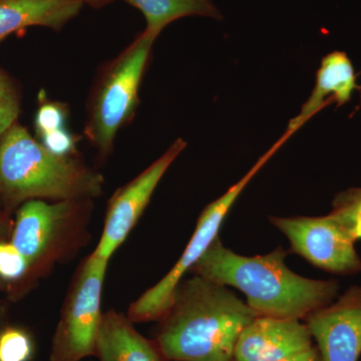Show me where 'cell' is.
I'll return each instance as SVG.
<instances>
[{"label": "cell", "instance_id": "cell-7", "mask_svg": "<svg viewBox=\"0 0 361 361\" xmlns=\"http://www.w3.org/2000/svg\"><path fill=\"white\" fill-rule=\"evenodd\" d=\"M109 261L90 254L73 278L52 339L51 361H82L96 355L104 313L101 300Z\"/></svg>", "mask_w": 361, "mask_h": 361}, {"label": "cell", "instance_id": "cell-12", "mask_svg": "<svg viewBox=\"0 0 361 361\" xmlns=\"http://www.w3.org/2000/svg\"><path fill=\"white\" fill-rule=\"evenodd\" d=\"M356 82L355 68L348 54L334 51L322 59L316 73L314 89L304 103L299 115L292 118L286 132L293 135L318 111L329 104L343 106L350 102L353 92L360 90Z\"/></svg>", "mask_w": 361, "mask_h": 361}, {"label": "cell", "instance_id": "cell-1", "mask_svg": "<svg viewBox=\"0 0 361 361\" xmlns=\"http://www.w3.org/2000/svg\"><path fill=\"white\" fill-rule=\"evenodd\" d=\"M257 314L227 286L182 280L161 318L158 348L170 361H234L240 334Z\"/></svg>", "mask_w": 361, "mask_h": 361}, {"label": "cell", "instance_id": "cell-6", "mask_svg": "<svg viewBox=\"0 0 361 361\" xmlns=\"http://www.w3.org/2000/svg\"><path fill=\"white\" fill-rule=\"evenodd\" d=\"M290 137L286 133L269 151L261 157L257 163L238 183L230 188L224 195L213 201L204 209L197 223L196 230L190 240L186 249L183 252L179 260L165 277L145 292L137 300L130 306L128 317L133 322H146L161 319L170 308L174 297L176 288L182 281L188 271H191L197 261L208 250L214 240L219 235L223 221L230 209L241 195L243 190L263 166L270 160L278 149Z\"/></svg>", "mask_w": 361, "mask_h": 361}, {"label": "cell", "instance_id": "cell-25", "mask_svg": "<svg viewBox=\"0 0 361 361\" xmlns=\"http://www.w3.org/2000/svg\"><path fill=\"white\" fill-rule=\"evenodd\" d=\"M4 281H2V280H0V290H1L2 288H4Z\"/></svg>", "mask_w": 361, "mask_h": 361}, {"label": "cell", "instance_id": "cell-2", "mask_svg": "<svg viewBox=\"0 0 361 361\" xmlns=\"http://www.w3.org/2000/svg\"><path fill=\"white\" fill-rule=\"evenodd\" d=\"M285 257L281 247L266 255H239L217 237L191 271L243 292L257 316L300 320L334 302L339 290L336 281L300 276L287 267Z\"/></svg>", "mask_w": 361, "mask_h": 361}, {"label": "cell", "instance_id": "cell-13", "mask_svg": "<svg viewBox=\"0 0 361 361\" xmlns=\"http://www.w3.org/2000/svg\"><path fill=\"white\" fill-rule=\"evenodd\" d=\"M82 6L78 0H0V44L11 33L30 26L59 32Z\"/></svg>", "mask_w": 361, "mask_h": 361}, {"label": "cell", "instance_id": "cell-11", "mask_svg": "<svg viewBox=\"0 0 361 361\" xmlns=\"http://www.w3.org/2000/svg\"><path fill=\"white\" fill-rule=\"evenodd\" d=\"M311 346L313 338L306 323L256 316L240 334L234 361H280Z\"/></svg>", "mask_w": 361, "mask_h": 361}, {"label": "cell", "instance_id": "cell-8", "mask_svg": "<svg viewBox=\"0 0 361 361\" xmlns=\"http://www.w3.org/2000/svg\"><path fill=\"white\" fill-rule=\"evenodd\" d=\"M270 222L288 238L292 251L315 267L337 275L361 272L355 240L330 214L322 217H270Z\"/></svg>", "mask_w": 361, "mask_h": 361}, {"label": "cell", "instance_id": "cell-24", "mask_svg": "<svg viewBox=\"0 0 361 361\" xmlns=\"http://www.w3.org/2000/svg\"><path fill=\"white\" fill-rule=\"evenodd\" d=\"M9 233V224L2 216H0V239L6 238Z\"/></svg>", "mask_w": 361, "mask_h": 361}, {"label": "cell", "instance_id": "cell-3", "mask_svg": "<svg viewBox=\"0 0 361 361\" xmlns=\"http://www.w3.org/2000/svg\"><path fill=\"white\" fill-rule=\"evenodd\" d=\"M104 179L77 156L49 153L14 123L0 139V200L13 208L30 200H94Z\"/></svg>", "mask_w": 361, "mask_h": 361}, {"label": "cell", "instance_id": "cell-10", "mask_svg": "<svg viewBox=\"0 0 361 361\" xmlns=\"http://www.w3.org/2000/svg\"><path fill=\"white\" fill-rule=\"evenodd\" d=\"M306 325L322 361H358L361 355V286L310 313Z\"/></svg>", "mask_w": 361, "mask_h": 361}, {"label": "cell", "instance_id": "cell-22", "mask_svg": "<svg viewBox=\"0 0 361 361\" xmlns=\"http://www.w3.org/2000/svg\"><path fill=\"white\" fill-rule=\"evenodd\" d=\"M280 361H322V360L317 348L313 345L306 349V350L301 351V353H296V355L289 356V357Z\"/></svg>", "mask_w": 361, "mask_h": 361}, {"label": "cell", "instance_id": "cell-9", "mask_svg": "<svg viewBox=\"0 0 361 361\" xmlns=\"http://www.w3.org/2000/svg\"><path fill=\"white\" fill-rule=\"evenodd\" d=\"M186 147L184 140H176L158 160L116 190L109 201L103 233L92 255L110 261L146 210L161 178Z\"/></svg>", "mask_w": 361, "mask_h": 361}, {"label": "cell", "instance_id": "cell-21", "mask_svg": "<svg viewBox=\"0 0 361 361\" xmlns=\"http://www.w3.org/2000/svg\"><path fill=\"white\" fill-rule=\"evenodd\" d=\"M49 153L59 157L77 156V142L75 135L68 132V129L56 130L49 134L37 137Z\"/></svg>", "mask_w": 361, "mask_h": 361}, {"label": "cell", "instance_id": "cell-18", "mask_svg": "<svg viewBox=\"0 0 361 361\" xmlns=\"http://www.w3.org/2000/svg\"><path fill=\"white\" fill-rule=\"evenodd\" d=\"M20 111L18 90L4 71H0V139L16 123Z\"/></svg>", "mask_w": 361, "mask_h": 361}, {"label": "cell", "instance_id": "cell-23", "mask_svg": "<svg viewBox=\"0 0 361 361\" xmlns=\"http://www.w3.org/2000/svg\"><path fill=\"white\" fill-rule=\"evenodd\" d=\"M78 1L82 2L84 4H89L90 6L94 7V8H99V7L108 6L115 0H78Z\"/></svg>", "mask_w": 361, "mask_h": 361}, {"label": "cell", "instance_id": "cell-5", "mask_svg": "<svg viewBox=\"0 0 361 361\" xmlns=\"http://www.w3.org/2000/svg\"><path fill=\"white\" fill-rule=\"evenodd\" d=\"M92 201H26L16 214L11 243L33 271H45L71 257L87 240ZM27 274V275H28Z\"/></svg>", "mask_w": 361, "mask_h": 361}, {"label": "cell", "instance_id": "cell-15", "mask_svg": "<svg viewBox=\"0 0 361 361\" xmlns=\"http://www.w3.org/2000/svg\"><path fill=\"white\" fill-rule=\"evenodd\" d=\"M141 11L147 32L160 35L164 28L180 18L205 16L221 20L222 14L212 0H123Z\"/></svg>", "mask_w": 361, "mask_h": 361}, {"label": "cell", "instance_id": "cell-19", "mask_svg": "<svg viewBox=\"0 0 361 361\" xmlns=\"http://www.w3.org/2000/svg\"><path fill=\"white\" fill-rule=\"evenodd\" d=\"M30 265L25 256L13 243L0 242V280L18 282L28 274Z\"/></svg>", "mask_w": 361, "mask_h": 361}, {"label": "cell", "instance_id": "cell-4", "mask_svg": "<svg viewBox=\"0 0 361 361\" xmlns=\"http://www.w3.org/2000/svg\"><path fill=\"white\" fill-rule=\"evenodd\" d=\"M157 39L145 30L97 75L87 102L84 134L102 158L110 155L116 135L135 115Z\"/></svg>", "mask_w": 361, "mask_h": 361}, {"label": "cell", "instance_id": "cell-14", "mask_svg": "<svg viewBox=\"0 0 361 361\" xmlns=\"http://www.w3.org/2000/svg\"><path fill=\"white\" fill-rule=\"evenodd\" d=\"M129 317L104 313L97 342V361H163L158 346L135 329Z\"/></svg>", "mask_w": 361, "mask_h": 361}, {"label": "cell", "instance_id": "cell-17", "mask_svg": "<svg viewBox=\"0 0 361 361\" xmlns=\"http://www.w3.org/2000/svg\"><path fill=\"white\" fill-rule=\"evenodd\" d=\"M35 345L25 329L6 327L0 330V361H30Z\"/></svg>", "mask_w": 361, "mask_h": 361}, {"label": "cell", "instance_id": "cell-20", "mask_svg": "<svg viewBox=\"0 0 361 361\" xmlns=\"http://www.w3.org/2000/svg\"><path fill=\"white\" fill-rule=\"evenodd\" d=\"M68 111L63 104L45 103L39 106L35 116V130L37 137L66 129Z\"/></svg>", "mask_w": 361, "mask_h": 361}, {"label": "cell", "instance_id": "cell-16", "mask_svg": "<svg viewBox=\"0 0 361 361\" xmlns=\"http://www.w3.org/2000/svg\"><path fill=\"white\" fill-rule=\"evenodd\" d=\"M330 215L355 241L361 239V188L341 192L334 199Z\"/></svg>", "mask_w": 361, "mask_h": 361}]
</instances>
